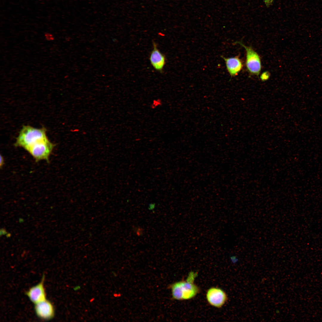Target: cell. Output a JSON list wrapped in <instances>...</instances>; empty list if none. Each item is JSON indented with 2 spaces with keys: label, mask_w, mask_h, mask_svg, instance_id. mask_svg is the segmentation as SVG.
I'll list each match as a JSON object with an SVG mask.
<instances>
[{
  "label": "cell",
  "mask_w": 322,
  "mask_h": 322,
  "mask_svg": "<svg viewBox=\"0 0 322 322\" xmlns=\"http://www.w3.org/2000/svg\"><path fill=\"white\" fill-rule=\"evenodd\" d=\"M152 44L153 48L151 52L149 59L154 69L157 71L162 73L166 64V57L158 49L155 42L153 41Z\"/></svg>",
  "instance_id": "8"
},
{
  "label": "cell",
  "mask_w": 322,
  "mask_h": 322,
  "mask_svg": "<svg viewBox=\"0 0 322 322\" xmlns=\"http://www.w3.org/2000/svg\"><path fill=\"white\" fill-rule=\"evenodd\" d=\"M225 62L227 70L232 77L237 75L242 69L243 64L238 55L226 58L221 56Z\"/></svg>",
  "instance_id": "9"
},
{
  "label": "cell",
  "mask_w": 322,
  "mask_h": 322,
  "mask_svg": "<svg viewBox=\"0 0 322 322\" xmlns=\"http://www.w3.org/2000/svg\"><path fill=\"white\" fill-rule=\"evenodd\" d=\"M206 298L210 305L220 308L226 303L227 296L226 293L222 289L213 287L208 290L206 294Z\"/></svg>",
  "instance_id": "5"
},
{
  "label": "cell",
  "mask_w": 322,
  "mask_h": 322,
  "mask_svg": "<svg viewBox=\"0 0 322 322\" xmlns=\"http://www.w3.org/2000/svg\"><path fill=\"white\" fill-rule=\"evenodd\" d=\"M4 159L3 158V157L1 156H1H0V167H2V166H3V165H4Z\"/></svg>",
  "instance_id": "12"
},
{
  "label": "cell",
  "mask_w": 322,
  "mask_h": 322,
  "mask_svg": "<svg viewBox=\"0 0 322 322\" xmlns=\"http://www.w3.org/2000/svg\"><path fill=\"white\" fill-rule=\"evenodd\" d=\"M44 280L45 275L43 274L41 281L30 288L25 293L30 301L34 304L46 299L44 285Z\"/></svg>",
  "instance_id": "6"
},
{
  "label": "cell",
  "mask_w": 322,
  "mask_h": 322,
  "mask_svg": "<svg viewBox=\"0 0 322 322\" xmlns=\"http://www.w3.org/2000/svg\"><path fill=\"white\" fill-rule=\"evenodd\" d=\"M34 310L36 315L42 320H51L55 315L54 307L52 303L47 299L35 304Z\"/></svg>",
  "instance_id": "7"
},
{
  "label": "cell",
  "mask_w": 322,
  "mask_h": 322,
  "mask_svg": "<svg viewBox=\"0 0 322 322\" xmlns=\"http://www.w3.org/2000/svg\"><path fill=\"white\" fill-rule=\"evenodd\" d=\"M270 77V74L268 72H264L261 75L260 78L262 81L268 80Z\"/></svg>",
  "instance_id": "11"
},
{
  "label": "cell",
  "mask_w": 322,
  "mask_h": 322,
  "mask_svg": "<svg viewBox=\"0 0 322 322\" xmlns=\"http://www.w3.org/2000/svg\"><path fill=\"white\" fill-rule=\"evenodd\" d=\"M45 128L37 129L29 126H24L16 138L15 146L27 150L37 142L47 137Z\"/></svg>",
  "instance_id": "2"
},
{
  "label": "cell",
  "mask_w": 322,
  "mask_h": 322,
  "mask_svg": "<svg viewBox=\"0 0 322 322\" xmlns=\"http://www.w3.org/2000/svg\"><path fill=\"white\" fill-rule=\"evenodd\" d=\"M234 43L239 44L246 51L245 66L248 72L252 75L258 76L262 68L259 55L251 46H246L241 41H237Z\"/></svg>",
  "instance_id": "3"
},
{
  "label": "cell",
  "mask_w": 322,
  "mask_h": 322,
  "mask_svg": "<svg viewBox=\"0 0 322 322\" xmlns=\"http://www.w3.org/2000/svg\"><path fill=\"white\" fill-rule=\"evenodd\" d=\"M7 233V232L5 229L4 228H2L1 229L0 231L1 235H4Z\"/></svg>",
  "instance_id": "13"
},
{
  "label": "cell",
  "mask_w": 322,
  "mask_h": 322,
  "mask_svg": "<svg viewBox=\"0 0 322 322\" xmlns=\"http://www.w3.org/2000/svg\"><path fill=\"white\" fill-rule=\"evenodd\" d=\"M195 274L191 273L186 280L178 281L171 287L173 298L179 300H187L194 298L199 292V287L193 282Z\"/></svg>",
  "instance_id": "1"
},
{
  "label": "cell",
  "mask_w": 322,
  "mask_h": 322,
  "mask_svg": "<svg viewBox=\"0 0 322 322\" xmlns=\"http://www.w3.org/2000/svg\"><path fill=\"white\" fill-rule=\"evenodd\" d=\"M54 146V144L47 137L37 142L26 151L37 161L42 160L48 161Z\"/></svg>",
  "instance_id": "4"
},
{
  "label": "cell",
  "mask_w": 322,
  "mask_h": 322,
  "mask_svg": "<svg viewBox=\"0 0 322 322\" xmlns=\"http://www.w3.org/2000/svg\"><path fill=\"white\" fill-rule=\"evenodd\" d=\"M44 37L45 39L48 41H52L55 40L54 35L50 32H45L44 34Z\"/></svg>",
  "instance_id": "10"
}]
</instances>
